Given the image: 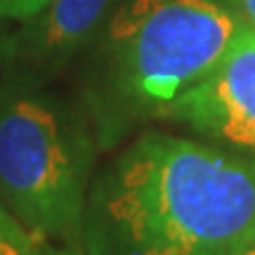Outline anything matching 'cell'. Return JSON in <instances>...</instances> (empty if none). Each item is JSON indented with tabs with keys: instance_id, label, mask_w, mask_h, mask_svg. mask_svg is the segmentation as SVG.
I'll return each instance as SVG.
<instances>
[{
	"instance_id": "6da1fadb",
	"label": "cell",
	"mask_w": 255,
	"mask_h": 255,
	"mask_svg": "<svg viewBox=\"0 0 255 255\" xmlns=\"http://www.w3.org/2000/svg\"><path fill=\"white\" fill-rule=\"evenodd\" d=\"M255 225V158L144 132L92 177L83 255H220Z\"/></svg>"
},
{
	"instance_id": "7a4b0ae2",
	"label": "cell",
	"mask_w": 255,
	"mask_h": 255,
	"mask_svg": "<svg viewBox=\"0 0 255 255\" xmlns=\"http://www.w3.org/2000/svg\"><path fill=\"white\" fill-rule=\"evenodd\" d=\"M95 168L88 121L62 97L0 83V201L43 244H76Z\"/></svg>"
},
{
	"instance_id": "3957f363",
	"label": "cell",
	"mask_w": 255,
	"mask_h": 255,
	"mask_svg": "<svg viewBox=\"0 0 255 255\" xmlns=\"http://www.w3.org/2000/svg\"><path fill=\"white\" fill-rule=\"evenodd\" d=\"M244 26L213 0H126L107 24L111 81L130 107L163 114L222 62Z\"/></svg>"
},
{
	"instance_id": "277c9868",
	"label": "cell",
	"mask_w": 255,
	"mask_h": 255,
	"mask_svg": "<svg viewBox=\"0 0 255 255\" xmlns=\"http://www.w3.org/2000/svg\"><path fill=\"white\" fill-rule=\"evenodd\" d=\"M163 114L255 158V28H241L222 62Z\"/></svg>"
},
{
	"instance_id": "5b68a950",
	"label": "cell",
	"mask_w": 255,
	"mask_h": 255,
	"mask_svg": "<svg viewBox=\"0 0 255 255\" xmlns=\"http://www.w3.org/2000/svg\"><path fill=\"white\" fill-rule=\"evenodd\" d=\"M116 0H50L28 21L24 38L31 57L57 64L71 57L111 19Z\"/></svg>"
},
{
	"instance_id": "8992f818",
	"label": "cell",
	"mask_w": 255,
	"mask_h": 255,
	"mask_svg": "<svg viewBox=\"0 0 255 255\" xmlns=\"http://www.w3.org/2000/svg\"><path fill=\"white\" fill-rule=\"evenodd\" d=\"M0 255H40V241L7 215L0 220Z\"/></svg>"
},
{
	"instance_id": "52a82bcc",
	"label": "cell",
	"mask_w": 255,
	"mask_h": 255,
	"mask_svg": "<svg viewBox=\"0 0 255 255\" xmlns=\"http://www.w3.org/2000/svg\"><path fill=\"white\" fill-rule=\"evenodd\" d=\"M50 0H0V19H31Z\"/></svg>"
},
{
	"instance_id": "ba28073f",
	"label": "cell",
	"mask_w": 255,
	"mask_h": 255,
	"mask_svg": "<svg viewBox=\"0 0 255 255\" xmlns=\"http://www.w3.org/2000/svg\"><path fill=\"white\" fill-rule=\"evenodd\" d=\"M220 255H255V225L244 232L234 244H229Z\"/></svg>"
},
{
	"instance_id": "9c48e42d",
	"label": "cell",
	"mask_w": 255,
	"mask_h": 255,
	"mask_svg": "<svg viewBox=\"0 0 255 255\" xmlns=\"http://www.w3.org/2000/svg\"><path fill=\"white\" fill-rule=\"evenodd\" d=\"M40 255H83L78 244H43L40 241Z\"/></svg>"
},
{
	"instance_id": "30bf717a",
	"label": "cell",
	"mask_w": 255,
	"mask_h": 255,
	"mask_svg": "<svg viewBox=\"0 0 255 255\" xmlns=\"http://www.w3.org/2000/svg\"><path fill=\"white\" fill-rule=\"evenodd\" d=\"M246 26L255 28V0H237V12H234Z\"/></svg>"
},
{
	"instance_id": "8fae6325",
	"label": "cell",
	"mask_w": 255,
	"mask_h": 255,
	"mask_svg": "<svg viewBox=\"0 0 255 255\" xmlns=\"http://www.w3.org/2000/svg\"><path fill=\"white\" fill-rule=\"evenodd\" d=\"M9 213H7V208H5V206H2V201H0V220H5L7 218Z\"/></svg>"
}]
</instances>
